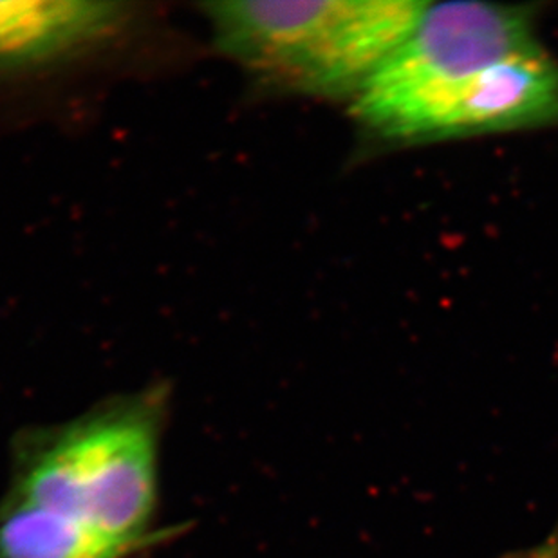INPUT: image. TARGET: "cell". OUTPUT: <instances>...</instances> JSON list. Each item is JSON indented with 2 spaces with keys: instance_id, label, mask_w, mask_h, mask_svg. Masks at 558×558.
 I'll list each match as a JSON object with an SVG mask.
<instances>
[{
  "instance_id": "obj_4",
  "label": "cell",
  "mask_w": 558,
  "mask_h": 558,
  "mask_svg": "<svg viewBox=\"0 0 558 558\" xmlns=\"http://www.w3.org/2000/svg\"><path fill=\"white\" fill-rule=\"evenodd\" d=\"M541 51L532 8L466 0L427 2L351 109L381 106L494 63Z\"/></svg>"
},
{
  "instance_id": "obj_3",
  "label": "cell",
  "mask_w": 558,
  "mask_h": 558,
  "mask_svg": "<svg viewBox=\"0 0 558 558\" xmlns=\"http://www.w3.org/2000/svg\"><path fill=\"white\" fill-rule=\"evenodd\" d=\"M387 142H437L558 123V62L541 53L480 69L463 78L351 109Z\"/></svg>"
},
{
  "instance_id": "obj_6",
  "label": "cell",
  "mask_w": 558,
  "mask_h": 558,
  "mask_svg": "<svg viewBox=\"0 0 558 558\" xmlns=\"http://www.w3.org/2000/svg\"><path fill=\"white\" fill-rule=\"evenodd\" d=\"M131 549L69 526L48 511L0 499V558H137Z\"/></svg>"
},
{
  "instance_id": "obj_1",
  "label": "cell",
  "mask_w": 558,
  "mask_h": 558,
  "mask_svg": "<svg viewBox=\"0 0 558 558\" xmlns=\"http://www.w3.org/2000/svg\"><path fill=\"white\" fill-rule=\"evenodd\" d=\"M169 385L112 396L84 414L16 434L4 497L143 555L172 530L156 526Z\"/></svg>"
},
{
  "instance_id": "obj_2",
  "label": "cell",
  "mask_w": 558,
  "mask_h": 558,
  "mask_svg": "<svg viewBox=\"0 0 558 558\" xmlns=\"http://www.w3.org/2000/svg\"><path fill=\"white\" fill-rule=\"evenodd\" d=\"M422 0L210 2L203 5L222 53L264 84L351 100L411 32Z\"/></svg>"
},
{
  "instance_id": "obj_5",
  "label": "cell",
  "mask_w": 558,
  "mask_h": 558,
  "mask_svg": "<svg viewBox=\"0 0 558 558\" xmlns=\"http://www.w3.org/2000/svg\"><path fill=\"white\" fill-rule=\"evenodd\" d=\"M131 21L118 2H0V73L46 68L117 38Z\"/></svg>"
},
{
  "instance_id": "obj_7",
  "label": "cell",
  "mask_w": 558,
  "mask_h": 558,
  "mask_svg": "<svg viewBox=\"0 0 558 558\" xmlns=\"http://www.w3.org/2000/svg\"><path fill=\"white\" fill-rule=\"evenodd\" d=\"M506 558H558V524L541 543L535 544L532 548L508 555Z\"/></svg>"
}]
</instances>
